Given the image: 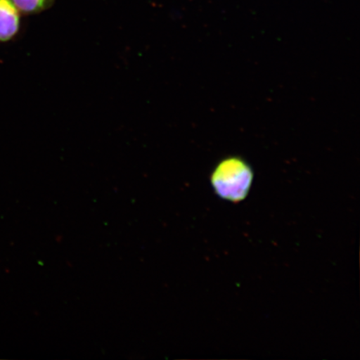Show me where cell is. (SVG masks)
<instances>
[{"label":"cell","mask_w":360,"mask_h":360,"mask_svg":"<svg viewBox=\"0 0 360 360\" xmlns=\"http://www.w3.org/2000/svg\"><path fill=\"white\" fill-rule=\"evenodd\" d=\"M253 179V171L245 161L231 158L223 160L216 167L211 176V183L220 198L237 202L245 199Z\"/></svg>","instance_id":"1"},{"label":"cell","mask_w":360,"mask_h":360,"mask_svg":"<svg viewBox=\"0 0 360 360\" xmlns=\"http://www.w3.org/2000/svg\"><path fill=\"white\" fill-rule=\"evenodd\" d=\"M19 10L12 0H0V42L10 41L19 32Z\"/></svg>","instance_id":"2"},{"label":"cell","mask_w":360,"mask_h":360,"mask_svg":"<svg viewBox=\"0 0 360 360\" xmlns=\"http://www.w3.org/2000/svg\"><path fill=\"white\" fill-rule=\"evenodd\" d=\"M18 10L26 13H38L51 6L53 0H12Z\"/></svg>","instance_id":"3"}]
</instances>
